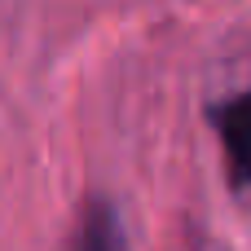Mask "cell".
Returning <instances> with one entry per match:
<instances>
[{"instance_id": "obj_1", "label": "cell", "mask_w": 251, "mask_h": 251, "mask_svg": "<svg viewBox=\"0 0 251 251\" xmlns=\"http://www.w3.org/2000/svg\"><path fill=\"white\" fill-rule=\"evenodd\" d=\"M221 150H225V172L234 190H251V88L225 97L212 110Z\"/></svg>"}, {"instance_id": "obj_2", "label": "cell", "mask_w": 251, "mask_h": 251, "mask_svg": "<svg viewBox=\"0 0 251 251\" xmlns=\"http://www.w3.org/2000/svg\"><path fill=\"white\" fill-rule=\"evenodd\" d=\"M71 251H124L119 243V221L110 212L106 199H88L84 212H79V225H75V238Z\"/></svg>"}]
</instances>
